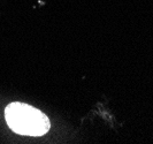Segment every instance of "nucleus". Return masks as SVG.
I'll return each mask as SVG.
<instances>
[{"label": "nucleus", "instance_id": "f257e3e1", "mask_svg": "<svg viewBox=\"0 0 153 144\" xmlns=\"http://www.w3.org/2000/svg\"><path fill=\"white\" fill-rule=\"evenodd\" d=\"M5 116L9 128L21 135L42 136L51 127L48 118L43 112L22 103L9 104L5 110Z\"/></svg>", "mask_w": 153, "mask_h": 144}]
</instances>
